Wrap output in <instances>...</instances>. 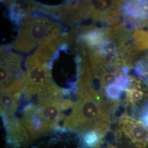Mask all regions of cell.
Listing matches in <instances>:
<instances>
[{"instance_id": "obj_8", "label": "cell", "mask_w": 148, "mask_h": 148, "mask_svg": "<svg viewBox=\"0 0 148 148\" xmlns=\"http://www.w3.org/2000/svg\"><path fill=\"white\" fill-rule=\"evenodd\" d=\"M18 94L11 95L10 93H1V112L2 117L13 118L18 107L19 100Z\"/></svg>"}, {"instance_id": "obj_11", "label": "cell", "mask_w": 148, "mask_h": 148, "mask_svg": "<svg viewBox=\"0 0 148 148\" xmlns=\"http://www.w3.org/2000/svg\"><path fill=\"white\" fill-rule=\"evenodd\" d=\"M122 90L115 84L109 85L106 87V93L108 99L111 100H119Z\"/></svg>"}, {"instance_id": "obj_4", "label": "cell", "mask_w": 148, "mask_h": 148, "mask_svg": "<svg viewBox=\"0 0 148 148\" xmlns=\"http://www.w3.org/2000/svg\"><path fill=\"white\" fill-rule=\"evenodd\" d=\"M22 112L21 123L27 129L32 139L41 136L53 130L43 120L38 111L36 105L28 103L23 106Z\"/></svg>"}, {"instance_id": "obj_15", "label": "cell", "mask_w": 148, "mask_h": 148, "mask_svg": "<svg viewBox=\"0 0 148 148\" xmlns=\"http://www.w3.org/2000/svg\"><path fill=\"white\" fill-rule=\"evenodd\" d=\"M100 77L103 86L105 87L106 86H108L114 83L115 84L118 77H117L116 74H103Z\"/></svg>"}, {"instance_id": "obj_5", "label": "cell", "mask_w": 148, "mask_h": 148, "mask_svg": "<svg viewBox=\"0 0 148 148\" xmlns=\"http://www.w3.org/2000/svg\"><path fill=\"white\" fill-rule=\"evenodd\" d=\"M81 16L103 19L117 16L121 2L115 1H90L80 3Z\"/></svg>"}, {"instance_id": "obj_9", "label": "cell", "mask_w": 148, "mask_h": 148, "mask_svg": "<svg viewBox=\"0 0 148 148\" xmlns=\"http://www.w3.org/2000/svg\"><path fill=\"white\" fill-rule=\"evenodd\" d=\"M104 135L96 130H90L79 133V142L82 148H97L103 142Z\"/></svg>"}, {"instance_id": "obj_10", "label": "cell", "mask_w": 148, "mask_h": 148, "mask_svg": "<svg viewBox=\"0 0 148 148\" xmlns=\"http://www.w3.org/2000/svg\"><path fill=\"white\" fill-rule=\"evenodd\" d=\"M102 56L100 58L98 59H98L97 62H104V63L107 64V65H112V66H116L119 65L120 64V59L118 54H117L116 52H114V53H108L106 54H103L101 55Z\"/></svg>"}, {"instance_id": "obj_3", "label": "cell", "mask_w": 148, "mask_h": 148, "mask_svg": "<svg viewBox=\"0 0 148 148\" xmlns=\"http://www.w3.org/2000/svg\"><path fill=\"white\" fill-rule=\"evenodd\" d=\"M21 60L20 56L13 53H6L1 56V93L16 92L24 84L26 77L21 66Z\"/></svg>"}, {"instance_id": "obj_7", "label": "cell", "mask_w": 148, "mask_h": 148, "mask_svg": "<svg viewBox=\"0 0 148 148\" xmlns=\"http://www.w3.org/2000/svg\"><path fill=\"white\" fill-rule=\"evenodd\" d=\"M2 120L8 145L12 148H23L27 145L30 137L21 121L14 117H2Z\"/></svg>"}, {"instance_id": "obj_14", "label": "cell", "mask_w": 148, "mask_h": 148, "mask_svg": "<svg viewBox=\"0 0 148 148\" xmlns=\"http://www.w3.org/2000/svg\"><path fill=\"white\" fill-rule=\"evenodd\" d=\"M115 85L119 86L122 90H128L131 85L130 77L126 75H120L117 77Z\"/></svg>"}, {"instance_id": "obj_13", "label": "cell", "mask_w": 148, "mask_h": 148, "mask_svg": "<svg viewBox=\"0 0 148 148\" xmlns=\"http://www.w3.org/2000/svg\"><path fill=\"white\" fill-rule=\"evenodd\" d=\"M128 96L127 99L130 102L132 103H134L137 101L141 100L143 98V92L140 90L137 89H131V90H127Z\"/></svg>"}, {"instance_id": "obj_12", "label": "cell", "mask_w": 148, "mask_h": 148, "mask_svg": "<svg viewBox=\"0 0 148 148\" xmlns=\"http://www.w3.org/2000/svg\"><path fill=\"white\" fill-rule=\"evenodd\" d=\"M116 46L112 41H104L100 46L99 53L100 55L116 52Z\"/></svg>"}, {"instance_id": "obj_18", "label": "cell", "mask_w": 148, "mask_h": 148, "mask_svg": "<svg viewBox=\"0 0 148 148\" xmlns=\"http://www.w3.org/2000/svg\"></svg>"}, {"instance_id": "obj_16", "label": "cell", "mask_w": 148, "mask_h": 148, "mask_svg": "<svg viewBox=\"0 0 148 148\" xmlns=\"http://www.w3.org/2000/svg\"><path fill=\"white\" fill-rule=\"evenodd\" d=\"M139 9L144 15L148 18V1H138Z\"/></svg>"}, {"instance_id": "obj_6", "label": "cell", "mask_w": 148, "mask_h": 148, "mask_svg": "<svg viewBox=\"0 0 148 148\" xmlns=\"http://www.w3.org/2000/svg\"><path fill=\"white\" fill-rule=\"evenodd\" d=\"M119 128L120 132L137 148H146L148 143V129L141 122L125 115L120 119Z\"/></svg>"}, {"instance_id": "obj_1", "label": "cell", "mask_w": 148, "mask_h": 148, "mask_svg": "<svg viewBox=\"0 0 148 148\" xmlns=\"http://www.w3.org/2000/svg\"><path fill=\"white\" fill-rule=\"evenodd\" d=\"M76 95V103L65 119L64 128L78 133L96 130L104 136L110 120L100 95L83 90H79Z\"/></svg>"}, {"instance_id": "obj_17", "label": "cell", "mask_w": 148, "mask_h": 148, "mask_svg": "<svg viewBox=\"0 0 148 148\" xmlns=\"http://www.w3.org/2000/svg\"><path fill=\"white\" fill-rule=\"evenodd\" d=\"M144 38L146 47L148 48V31L147 32H144Z\"/></svg>"}, {"instance_id": "obj_2", "label": "cell", "mask_w": 148, "mask_h": 148, "mask_svg": "<svg viewBox=\"0 0 148 148\" xmlns=\"http://www.w3.org/2000/svg\"><path fill=\"white\" fill-rule=\"evenodd\" d=\"M59 34V27L52 21L45 19H27L21 24L14 47L28 52L37 46H46Z\"/></svg>"}]
</instances>
